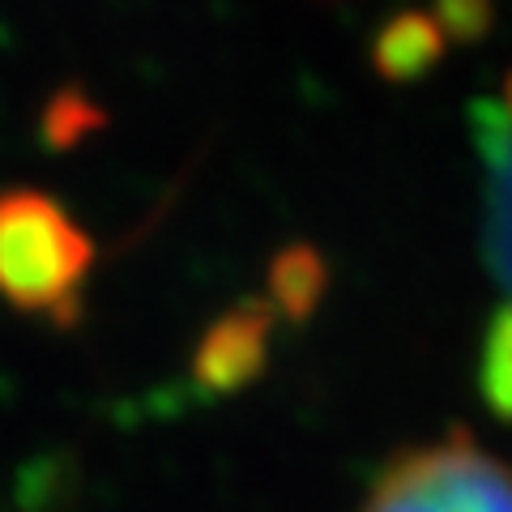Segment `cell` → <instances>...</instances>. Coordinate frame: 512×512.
<instances>
[{
	"label": "cell",
	"mask_w": 512,
	"mask_h": 512,
	"mask_svg": "<svg viewBox=\"0 0 512 512\" xmlns=\"http://www.w3.org/2000/svg\"><path fill=\"white\" fill-rule=\"evenodd\" d=\"M448 39H483V30L491 22V0H444L440 18Z\"/></svg>",
	"instance_id": "ba28073f"
},
{
	"label": "cell",
	"mask_w": 512,
	"mask_h": 512,
	"mask_svg": "<svg viewBox=\"0 0 512 512\" xmlns=\"http://www.w3.org/2000/svg\"><path fill=\"white\" fill-rule=\"evenodd\" d=\"M269 355V308H239L205 333L197 350V380L214 393H231L265 367Z\"/></svg>",
	"instance_id": "277c9868"
},
{
	"label": "cell",
	"mask_w": 512,
	"mask_h": 512,
	"mask_svg": "<svg viewBox=\"0 0 512 512\" xmlns=\"http://www.w3.org/2000/svg\"><path fill=\"white\" fill-rule=\"evenodd\" d=\"M444 52H448V35L427 13H397L372 43L376 73L389 77V82H414L427 69H436Z\"/></svg>",
	"instance_id": "5b68a950"
},
{
	"label": "cell",
	"mask_w": 512,
	"mask_h": 512,
	"mask_svg": "<svg viewBox=\"0 0 512 512\" xmlns=\"http://www.w3.org/2000/svg\"><path fill=\"white\" fill-rule=\"evenodd\" d=\"M320 291H325V265L312 248H291L278 256L274 269V308H286L291 316H303L316 308Z\"/></svg>",
	"instance_id": "52a82bcc"
},
{
	"label": "cell",
	"mask_w": 512,
	"mask_h": 512,
	"mask_svg": "<svg viewBox=\"0 0 512 512\" xmlns=\"http://www.w3.org/2000/svg\"><path fill=\"white\" fill-rule=\"evenodd\" d=\"M470 133L483 158V252L491 274L512 295V73L500 99H474Z\"/></svg>",
	"instance_id": "3957f363"
},
{
	"label": "cell",
	"mask_w": 512,
	"mask_h": 512,
	"mask_svg": "<svg viewBox=\"0 0 512 512\" xmlns=\"http://www.w3.org/2000/svg\"><path fill=\"white\" fill-rule=\"evenodd\" d=\"M363 512H512V466L470 436H448L397 457Z\"/></svg>",
	"instance_id": "7a4b0ae2"
},
{
	"label": "cell",
	"mask_w": 512,
	"mask_h": 512,
	"mask_svg": "<svg viewBox=\"0 0 512 512\" xmlns=\"http://www.w3.org/2000/svg\"><path fill=\"white\" fill-rule=\"evenodd\" d=\"M478 397L500 423H512V299L495 308L478 350Z\"/></svg>",
	"instance_id": "8992f818"
},
{
	"label": "cell",
	"mask_w": 512,
	"mask_h": 512,
	"mask_svg": "<svg viewBox=\"0 0 512 512\" xmlns=\"http://www.w3.org/2000/svg\"><path fill=\"white\" fill-rule=\"evenodd\" d=\"M94 265L90 235L47 192H0V299L26 316L73 325Z\"/></svg>",
	"instance_id": "6da1fadb"
}]
</instances>
